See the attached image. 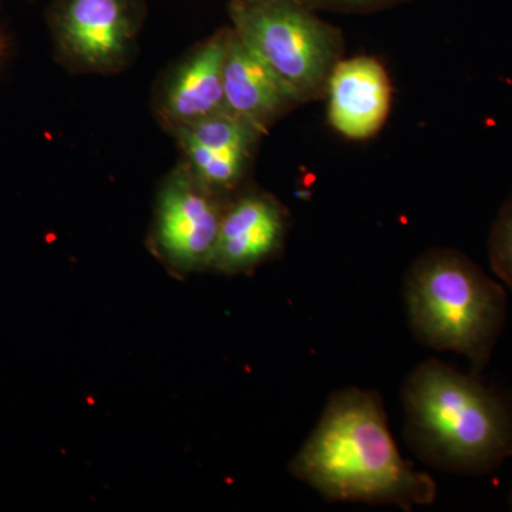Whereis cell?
I'll return each instance as SVG.
<instances>
[{"mask_svg": "<svg viewBox=\"0 0 512 512\" xmlns=\"http://www.w3.org/2000/svg\"><path fill=\"white\" fill-rule=\"evenodd\" d=\"M185 165L192 174L218 194L231 197L247 187L255 153L241 150H215L194 141L178 138Z\"/></svg>", "mask_w": 512, "mask_h": 512, "instance_id": "8fae6325", "label": "cell"}, {"mask_svg": "<svg viewBox=\"0 0 512 512\" xmlns=\"http://www.w3.org/2000/svg\"><path fill=\"white\" fill-rule=\"evenodd\" d=\"M228 200L202 184L183 160L164 178L150 245L170 271L188 275L211 269Z\"/></svg>", "mask_w": 512, "mask_h": 512, "instance_id": "8992f818", "label": "cell"}, {"mask_svg": "<svg viewBox=\"0 0 512 512\" xmlns=\"http://www.w3.org/2000/svg\"><path fill=\"white\" fill-rule=\"evenodd\" d=\"M231 26L202 40L157 83L153 110L168 133L225 109L224 63Z\"/></svg>", "mask_w": 512, "mask_h": 512, "instance_id": "52a82bcc", "label": "cell"}, {"mask_svg": "<svg viewBox=\"0 0 512 512\" xmlns=\"http://www.w3.org/2000/svg\"><path fill=\"white\" fill-rule=\"evenodd\" d=\"M303 2H305V0H303Z\"/></svg>", "mask_w": 512, "mask_h": 512, "instance_id": "2e32d148", "label": "cell"}, {"mask_svg": "<svg viewBox=\"0 0 512 512\" xmlns=\"http://www.w3.org/2000/svg\"><path fill=\"white\" fill-rule=\"evenodd\" d=\"M414 338L427 348L467 357L474 372L490 362L507 319V293L463 252L431 248L404 278Z\"/></svg>", "mask_w": 512, "mask_h": 512, "instance_id": "3957f363", "label": "cell"}, {"mask_svg": "<svg viewBox=\"0 0 512 512\" xmlns=\"http://www.w3.org/2000/svg\"><path fill=\"white\" fill-rule=\"evenodd\" d=\"M289 471L325 500L339 503L412 511L437 497L436 481L400 454L380 394L359 387L330 394Z\"/></svg>", "mask_w": 512, "mask_h": 512, "instance_id": "6da1fadb", "label": "cell"}, {"mask_svg": "<svg viewBox=\"0 0 512 512\" xmlns=\"http://www.w3.org/2000/svg\"><path fill=\"white\" fill-rule=\"evenodd\" d=\"M326 96L332 127L350 140H366L386 121L392 89L379 60L357 56L336 64Z\"/></svg>", "mask_w": 512, "mask_h": 512, "instance_id": "9c48e42d", "label": "cell"}, {"mask_svg": "<svg viewBox=\"0 0 512 512\" xmlns=\"http://www.w3.org/2000/svg\"><path fill=\"white\" fill-rule=\"evenodd\" d=\"M404 439L427 466L485 476L512 458V396L439 359L414 367L402 389Z\"/></svg>", "mask_w": 512, "mask_h": 512, "instance_id": "7a4b0ae2", "label": "cell"}, {"mask_svg": "<svg viewBox=\"0 0 512 512\" xmlns=\"http://www.w3.org/2000/svg\"><path fill=\"white\" fill-rule=\"evenodd\" d=\"M488 255L495 275L512 291V194L491 227Z\"/></svg>", "mask_w": 512, "mask_h": 512, "instance_id": "7c38bea8", "label": "cell"}, {"mask_svg": "<svg viewBox=\"0 0 512 512\" xmlns=\"http://www.w3.org/2000/svg\"><path fill=\"white\" fill-rule=\"evenodd\" d=\"M143 20V0H56L49 23L57 59L76 73H119L133 62Z\"/></svg>", "mask_w": 512, "mask_h": 512, "instance_id": "5b68a950", "label": "cell"}, {"mask_svg": "<svg viewBox=\"0 0 512 512\" xmlns=\"http://www.w3.org/2000/svg\"><path fill=\"white\" fill-rule=\"evenodd\" d=\"M225 109L266 133L301 106L276 74L231 28L224 63Z\"/></svg>", "mask_w": 512, "mask_h": 512, "instance_id": "30bf717a", "label": "cell"}, {"mask_svg": "<svg viewBox=\"0 0 512 512\" xmlns=\"http://www.w3.org/2000/svg\"><path fill=\"white\" fill-rule=\"evenodd\" d=\"M0 55H2V43H0Z\"/></svg>", "mask_w": 512, "mask_h": 512, "instance_id": "9a60e30c", "label": "cell"}, {"mask_svg": "<svg viewBox=\"0 0 512 512\" xmlns=\"http://www.w3.org/2000/svg\"><path fill=\"white\" fill-rule=\"evenodd\" d=\"M313 9L367 10L376 9L399 0H305Z\"/></svg>", "mask_w": 512, "mask_h": 512, "instance_id": "4fadbf2b", "label": "cell"}, {"mask_svg": "<svg viewBox=\"0 0 512 512\" xmlns=\"http://www.w3.org/2000/svg\"><path fill=\"white\" fill-rule=\"evenodd\" d=\"M288 215L274 195L244 187L229 197L222 215L212 271L248 274L284 248Z\"/></svg>", "mask_w": 512, "mask_h": 512, "instance_id": "ba28073f", "label": "cell"}, {"mask_svg": "<svg viewBox=\"0 0 512 512\" xmlns=\"http://www.w3.org/2000/svg\"><path fill=\"white\" fill-rule=\"evenodd\" d=\"M303 0H231V28L284 83L299 103L326 96L342 60L339 29Z\"/></svg>", "mask_w": 512, "mask_h": 512, "instance_id": "277c9868", "label": "cell"}, {"mask_svg": "<svg viewBox=\"0 0 512 512\" xmlns=\"http://www.w3.org/2000/svg\"><path fill=\"white\" fill-rule=\"evenodd\" d=\"M508 503H510V508L512 510V484H511V490H510V497H508Z\"/></svg>", "mask_w": 512, "mask_h": 512, "instance_id": "5bb4252c", "label": "cell"}]
</instances>
